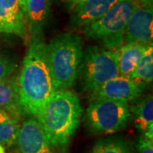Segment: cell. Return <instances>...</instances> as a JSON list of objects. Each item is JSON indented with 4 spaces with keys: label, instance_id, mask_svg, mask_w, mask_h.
<instances>
[{
    "label": "cell",
    "instance_id": "cell-1",
    "mask_svg": "<svg viewBox=\"0 0 153 153\" xmlns=\"http://www.w3.org/2000/svg\"><path fill=\"white\" fill-rule=\"evenodd\" d=\"M16 80L24 114L36 117L56 91L47 60L46 44L41 38L32 39Z\"/></svg>",
    "mask_w": 153,
    "mask_h": 153
},
{
    "label": "cell",
    "instance_id": "cell-2",
    "mask_svg": "<svg viewBox=\"0 0 153 153\" xmlns=\"http://www.w3.org/2000/svg\"><path fill=\"white\" fill-rule=\"evenodd\" d=\"M82 108L76 94L68 89L56 90L34 118L55 147L70 142L79 126Z\"/></svg>",
    "mask_w": 153,
    "mask_h": 153
},
{
    "label": "cell",
    "instance_id": "cell-3",
    "mask_svg": "<svg viewBox=\"0 0 153 153\" xmlns=\"http://www.w3.org/2000/svg\"><path fill=\"white\" fill-rule=\"evenodd\" d=\"M46 55L55 89L72 87L83 56L81 38L73 33L60 34L46 44Z\"/></svg>",
    "mask_w": 153,
    "mask_h": 153
},
{
    "label": "cell",
    "instance_id": "cell-4",
    "mask_svg": "<svg viewBox=\"0 0 153 153\" xmlns=\"http://www.w3.org/2000/svg\"><path fill=\"white\" fill-rule=\"evenodd\" d=\"M136 0H119L85 32L87 38L100 42L106 49L115 50L124 44L128 19L137 8Z\"/></svg>",
    "mask_w": 153,
    "mask_h": 153
},
{
    "label": "cell",
    "instance_id": "cell-5",
    "mask_svg": "<svg viewBox=\"0 0 153 153\" xmlns=\"http://www.w3.org/2000/svg\"><path fill=\"white\" fill-rule=\"evenodd\" d=\"M131 118L128 101L93 98L86 110L83 122L94 134H109L124 129Z\"/></svg>",
    "mask_w": 153,
    "mask_h": 153
},
{
    "label": "cell",
    "instance_id": "cell-6",
    "mask_svg": "<svg viewBox=\"0 0 153 153\" xmlns=\"http://www.w3.org/2000/svg\"><path fill=\"white\" fill-rule=\"evenodd\" d=\"M118 61L117 49L111 50L98 46L88 48L82 56L79 70L85 91L92 93L105 82L119 76Z\"/></svg>",
    "mask_w": 153,
    "mask_h": 153
},
{
    "label": "cell",
    "instance_id": "cell-7",
    "mask_svg": "<svg viewBox=\"0 0 153 153\" xmlns=\"http://www.w3.org/2000/svg\"><path fill=\"white\" fill-rule=\"evenodd\" d=\"M146 83L128 76H117L111 79L92 93L93 98H107L130 101L139 99L146 89Z\"/></svg>",
    "mask_w": 153,
    "mask_h": 153
},
{
    "label": "cell",
    "instance_id": "cell-8",
    "mask_svg": "<svg viewBox=\"0 0 153 153\" xmlns=\"http://www.w3.org/2000/svg\"><path fill=\"white\" fill-rule=\"evenodd\" d=\"M16 146L20 153H57L34 117L24 121L20 126Z\"/></svg>",
    "mask_w": 153,
    "mask_h": 153
},
{
    "label": "cell",
    "instance_id": "cell-9",
    "mask_svg": "<svg viewBox=\"0 0 153 153\" xmlns=\"http://www.w3.org/2000/svg\"><path fill=\"white\" fill-rule=\"evenodd\" d=\"M153 10L139 7L133 12L127 23L124 43L151 45L153 41Z\"/></svg>",
    "mask_w": 153,
    "mask_h": 153
},
{
    "label": "cell",
    "instance_id": "cell-10",
    "mask_svg": "<svg viewBox=\"0 0 153 153\" xmlns=\"http://www.w3.org/2000/svg\"><path fill=\"white\" fill-rule=\"evenodd\" d=\"M119 0H82L73 7L71 24L85 33L94 22L109 10Z\"/></svg>",
    "mask_w": 153,
    "mask_h": 153
},
{
    "label": "cell",
    "instance_id": "cell-11",
    "mask_svg": "<svg viewBox=\"0 0 153 153\" xmlns=\"http://www.w3.org/2000/svg\"><path fill=\"white\" fill-rule=\"evenodd\" d=\"M0 109L18 122L24 114L20 101L16 77L0 80Z\"/></svg>",
    "mask_w": 153,
    "mask_h": 153
},
{
    "label": "cell",
    "instance_id": "cell-12",
    "mask_svg": "<svg viewBox=\"0 0 153 153\" xmlns=\"http://www.w3.org/2000/svg\"><path fill=\"white\" fill-rule=\"evenodd\" d=\"M50 0H27V23L31 39L41 38L49 16Z\"/></svg>",
    "mask_w": 153,
    "mask_h": 153
},
{
    "label": "cell",
    "instance_id": "cell-13",
    "mask_svg": "<svg viewBox=\"0 0 153 153\" xmlns=\"http://www.w3.org/2000/svg\"><path fill=\"white\" fill-rule=\"evenodd\" d=\"M146 48L147 46L143 44L125 43L117 49L119 55V76H130Z\"/></svg>",
    "mask_w": 153,
    "mask_h": 153
},
{
    "label": "cell",
    "instance_id": "cell-14",
    "mask_svg": "<svg viewBox=\"0 0 153 153\" xmlns=\"http://www.w3.org/2000/svg\"><path fill=\"white\" fill-rule=\"evenodd\" d=\"M134 116L135 128L140 133H144L149 127L153 126L152 94H147L140 99L130 109Z\"/></svg>",
    "mask_w": 153,
    "mask_h": 153
},
{
    "label": "cell",
    "instance_id": "cell-15",
    "mask_svg": "<svg viewBox=\"0 0 153 153\" xmlns=\"http://www.w3.org/2000/svg\"><path fill=\"white\" fill-rule=\"evenodd\" d=\"M1 3L10 17L15 29V34L25 39L28 33L27 23L20 0H1Z\"/></svg>",
    "mask_w": 153,
    "mask_h": 153
},
{
    "label": "cell",
    "instance_id": "cell-16",
    "mask_svg": "<svg viewBox=\"0 0 153 153\" xmlns=\"http://www.w3.org/2000/svg\"><path fill=\"white\" fill-rule=\"evenodd\" d=\"M19 129V122L0 109V144L5 147L16 146Z\"/></svg>",
    "mask_w": 153,
    "mask_h": 153
},
{
    "label": "cell",
    "instance_id": "cell-17",
    "mask_svg": "<svg viewBox=\"0 0 153 153\" xmlns=\"http://www.w3.org/2000/svg\"><path fill=\"white\" fill-rule=\"evenodd\" d=\"M89 153H134L131 143L122 137L99 140Z\"/></svg>",
    "mask_w": 153,
    "mask_h": 153
},
{
    "label": "cell",
    "instance_id": "cell-18",
    "mask_svg": "<svg viewBox=\"0 0 153 153\" xmlns=\"http://www.w3.org/2000/svg\"><path fill=\"white\" fill-rule=\"evenodd\" d=\"M129 77L151 83L153 80V45H148Z\"/></svg>",
    "mask_w": 153,
    "mask_h": 153
},
{
    "label": "cell",
    "instance_id": "cell-19",
    "mask_svg": "<svg viewBox=\"0 0 153 153\" xmlns=\"http://www.w3.org/2000/svg\"><path fill=\"white\" fill-rule=\"evenodd\" d=\"M16 68L17 64L15 60L0 54V80L9 78Z\"/></svg>",
    "mask_w": 153,
    "mask_h": 153
},
{
    "label": "cell",
    "instance_id": "cell-20",
    "mask_svg": "<svg viewBox=\"0 0 153 153\" xmlns=\"http://www.w3.org/2000/svg\"><path fill=\"white\" fill-rule=\"evenodd\" d=\"M0 33L15 34V29L8 12L0 0Z\"/></svg>",
    "mask_w": 153,
    "mask_h": 153
},
{
    "label": "cell",
    "instance_id": "cell-21",
    "mask_svg": "<svg viewBox=\"0 0 153 153\" xmlns=\"http://www.w3.org/2000/svg\"><path fill=\"white\" fill-rule=\"evenodd\" d=\"M136 147L138 153H153V140L141 135L137 140Z\"/></svg>",
    "mask_w": 153,
    "mask_h": 153
},
{
    "label": "cell",
    "instance_id": "cell-22",
    "mask_svg": "<svg viewBox=\"0 0 153 153\" xmlns=\"http://www.w3.org/2000/svg\"><path fill=\"white\" fill-rule=\"evenodd\" d=\"M140 7L152 9L153 0H136Z\"/></svg>",
    "mask_w": 153,
    "mask_h": 153
},
{
    "label": "cell",
    "instance_id": "cell-23",
    "mask_svg": "<svg viewBox=\"0 0 153 153\" xmlns=\"http://www.w3.org/2000/svg\"><path fill=\"white\" fill-rule=\"evenodd\" d=\"M143 135L145 137H146L149 140H153V126L149 127L143 133Z\"/></svg>",
    "mask_w": 153,
    "mask_h": 153
},
{
    "label": "cell",
    "instance_id": "cell-24",
    "mask_svg": "<svg viewBox=\"0 0 153 153\" xmlns=\"http://www.w3.org/2000/svg\"><path fill=\"white\" fill-rule=\"evenodd\" d=\"M63 1H65L66 4H68L71 7H75L77 4H79L82 0H63Z\"/></svg>",
    "mask_w": 153,
    "mask_h": 153
},
{
    "label": "cell",
    "instance_id": "cell-25",
    "mask_svg": "<svg viewBox=\"0 0 153 153\" xmlns=\"http://www.w3.org/2000/svg\"><path fill=\"white\" fill-rule=\"evenodd\" d=\"M20 2H21V6H22V9L23 12H24V14H25V16H26V14H27V0H20ZM27 19V18H26Z\"/></svg>",
    "mask_w": 153,
    "mask_h": 153
},
{
    "label": "cell",
    "instance_id": "cell-26",
    "mask_svg": "<svg viewBox=\"0 0 153 153\" xmlns=\"http://www.w3.org/2000/svg\"><path fill=\"white\" fill-rule=\"evenodd\" d=\"M0 153H5V150H4V147L0 144Z\"/></svg>",
    "mask_w": 153,
    "mask_h": 153
}]
</instances>
